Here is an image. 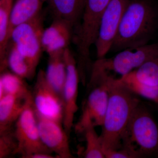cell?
Listing matches in <instances>:
<instances>
[{"label": "cell", "mask_w": 158, "mask_h": 158, "mask_svg": "<svg viewBox=\"0 0 158 158\" xmlns=\"http://www.w3.org/2000/svg\"><path fill=\"white\" fill-rule=\"evenodd\" d=\"M36 114L40 135L43 144L57 158H72L69 135L59 122Z\"/></svg>", "instance_id": "12"}, {"label": "cell", "mask_w": 158, "mask_h": 158, "mask_svg": "<svg viewBox=\"0 0 158 158\" xmlns=\"http://www.w3.org/2000/svg\"><path fill=\"white\" fill-rule=\"evenodd\" d=\"M53 19L67 22L75 29L78 26L85 0H47Z\"/></svg>", "instance_id": "14"}, {"label": "cell", "mask_w": 158, "mask_h": 158, "mask_svg": "<svg viewBox=\"0 0 158 158\" xmlns=\"http://www.w3.org/2000/svg\"><path fill=\"white\" fill-rule=\"evenodd\" d=\"M31 95L23 98L5 94L0 98V133L13 129Z\"/></svg>", "instance_id": "15"}, {"label": "cell", "mask_w": 158, "mask_h": 158, "mask_svg": "<svg viewBox=\"0 0 158 158\" xmlns=\"http://www.w3.org/2000/svg\"><path fill=\"white\" fill-rule=\"evenodd\" d=\"M94 127H86L82 133L85 135L86 148L84 157L86 158H106L100 136L98 135Z\"/></svg>", "instance_id": "21"}, {"label": "cell", "mask_w": 158, "mask_h": 158, "mask_svg": "<svg viewBox=\"0 0 158 158\" xmlns=\"http://www.w3.org/2000/svg\"><path fill=\"white\" fill-rule=\"evenodd\" d=\"M14 132L18 144L17 154L22 157L33 158L40 154H52L41 141L31 95L14 125Z\"/></svg>", "instance_id": "5"}, {"label": "cell", "mask_w": 158, "mask_h": 158, "mask_svg": "<svg viewBox=\"0 0 158 158\" xmlns=\"http://www.w3.org/2000/svg\"><path fill=\"white\" fill-rule=\"evenodd\" d=\"M31 96L37 114L63 123L64 106L62 97L50 85L46 77L45 72L42 69L37 73L31 91Z\"/></svg>", "instance_id": "8"}, {"label": "cell", "mask_w": 158, "mask_h": 158, "mask_svg": "<svg viewBox=\"0 0 158 158\" xmlns=\"http://www.w3.org/2000/svg\"><path fill=\"white\" fill-rule=\"evenodd\" d=\"M64 56L66 76L62 92L64 106L63 125L69 136L73 127L75 115L78 109V85L81 80L77 61L69 48L65 50Z\"/></svg>", "instance_id": "11"}, {"label": "cell", "mask_w": 158, "mask_h": 158, "mask_svg": "<svg viewBox=\"0 0 158 158\" xmlns=\"http://www.w3.org/2000/svg\"><path fill=\"white\" fill-rule=\"evenodd\" d=\"M106 158H137L134 153L124 148L108 152L105 153Z\"/></svg>", "instance_id": "23"}, {"label": "cell", "mask_w": 158, "mask_h": 158, "mask_svg": "<svg viewBox=\"0 0 158 158\" xmlns=\"http://www.w3.org/2000/svg\"><path fill=\"white\" fill-rule=\"evenodd\" d=\"M44 18L40 14L34 19L18 26L11 32L10 43L36 71L42 55Z\"/></svg>", "instance_id": "6"}, {"label": "cell", "mask_w": 158, "mask_h": 158, "mask_svg": "<svg viewBox=\"0 0 158 158\" xmlns=\"http://www.w3.org/2000/svg\"><path fill=\"white\" fill-rule=\"evenodd\" d=\"M64 52L49 56L47 68L45 71L48 81L62 97L66 76Z\"/></svg>", "instance_id": "18"}, {"label": "cell", "mask_w": 158, "mask_h": 158, "mask_svg": "<svg viewBox=\"0 0 158 158\" xmlns=\"http://www.w3.org/2000/svg\"><path fill=\"white\" fill-rule=\"evenodd\" d=\"M31 91L25 81V79L17 75L4 71L0 76V97L10 94L26 98L31 95Z\"/></svg>", "instance_id": "19"}, {"label": "cell", "mask_w": 158, "mask_h": 158, "mask_svg": "<svg viewBox=\"0 0 158 158\" xmlns=\"http://www.w3.org/2000/svg\"><path fill=\"white\" fill-rule=\"evenodd\" d=\"M6 63L11 72L25 80H31L36 74V71L10 42L7 50Z\"/></svg>", "instance_id": "20"}, {"label": "cell", "mask_w": 158, "mask_h": 158, "mask_svg": "<svg viewBox=\"0 0 158 158\" xmlns=\"http://www.w3.org/2000/svg\"><path fill=\"white\" fill-rule=\"evenodd\" d=\"M47 0H16L10 17L9 35L18 26L30 21L41 14L43 4Z\"/></svg>", "instance_id": "16"}, {"label": "cell", "mask_w": 158, "mask_h": 158, "mask_svg": "<svg viewBox=\"0 0 158 158\" xmlns=\"http://www.w3.org/2000/svg\"><path fill=\"white\" fill-rule=\"evenodd\" d=\"M74 32V29L69 23L53 19L50 25L43 32L41 42L43 52L48 56L63 52L73 40Z\"/></svg>", "instance_id": "13"}, {"label": "cell", "mask_w": 158, "mask_h": 158, "mask_svg": "<svg viewBox=\"0 0 158 158\" xmlns=\"http://www.w3.org/2000/svg\"><path fill=\"white\" fill-rule=\"evenodd\" d=\"M13 0H0V71L6 70L7 50L10 42L9 27Z\"/></svg>", "instance_id": "17"}, {"label": "cell", "mask_w": 158, "mask_h": 158, "mask_svg": "<svg viewBox=\"0 0 158 158\" xmlns=\"http://www.w3.org/2000/svg\"><path fill=\"white\" fill-rule=\"evenodd\" d=\"M90 89L82 108L81 115L75 126L77 132L82 133L88 127L102 126L107 109L109 85L106 80L90 82Z\"/></svg>", "instance_id": "7"}, {"label": "cell", "mask_w": 158, "mask_h": 158, "mask_svg": "<svg viewBox=\"0 0 158 158\" xmlns=\"http://www.w3.org/2000/svg\"><path fill=\"white\" fill-rule=\"evenodd\" d=\"M157 23L156 12L149 1H130L111 50L120 52L147 44L154 33Z\"/></svg>", "instance_id": "2"}, {"label": "cell", "mask_w": 158, "mask_h": 158, "mask_svg": "<svg viewBox=\"0 0 158 158\" xmlns=\"http://www.w3.org/2000/svg\"><path fill=\"white\" fill-rule=\"evenodd\" d=\"M109 85V100L102 127L101 139L106 152L120 149L123 136L134 111L140 104L136 94L118 78L106 79Z\"/></svg>", "instance_id": "1"}, {"label": "cell", "mask_w": 158, "mask_h": 158, "mask_svg": "<svg viewBox=\"0 0 158 158\" xmlns=\"http://www.w3.org/2000/svg\"><path fill=\"white\" fill-rule=\"evenodd\" d=\"M158 57V44L126 49L110 58L98 59L90 68V79L95 81L120 78L131 72L145 62Z\"/></svg>", "instance_id": "3"}, {"label": "cell", "mask_w": 158, "mask_h": 158, "mask_svg": "<svg viewBox=\"0 0 158 158\" xmlns=\"http://www.w3.org/2000/svg\"><path fill=\"white\" fill-rule=\"evenodd\" d=\"M118 80L136 95L158 105V57L148 60Z\"/></svg>", "instance_id": "9"}, {"label": "cell", "mask_w": 158, "mask_h": 158, "mask_svg": "<svg viewBox=\"0 0 158 158\" xmlns=\"http://www.w3.org/2000/svg\"><path fill=\"white\" fill-rule=\"evenodd\" d=\"M17 149L14 129L0 133V158L17 154Z\"/></svg>", "instance_id": "22"}, {"label": "cell", "mask_w": 158, "mask_h": 158, "mask_svg": "<svg viewBox=\"0 0 158 158\" xmlns=\"http://www.w3.org/2000/svg\"><path fill=\"white\" fill-rule=\"evenodd\" d=\"M122 148L134 153L137 158L158 151V126L146 108L138 105L125 131Z\"/></svg>", "instance_id": "4"}, {"label": "cell", "mask_w": 158, "mask_h": 158, "mask_svg": "<svg viewBox=\"0 0 158 158\" xmlns=\"http://www.w3.org/2000/svg\"><path fill=\"white\" fill-rule=\"evenodd\" d=\"M130 0H110L106 7L95 43L97 56H106L111 48Z\"/></svg>", "instance_id": "10"}]
</instances>
